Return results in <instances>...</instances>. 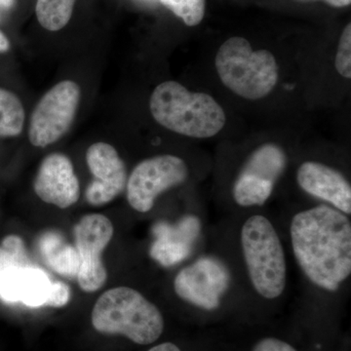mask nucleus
<instances>
[{
  "label": "nucleus",
  "mask_w": 351,
  "mask_h": 351,
  "mask_svg": "<svg viewBox=\"0 0 351 351\" xmlns=\"http://www.w3.org/2000/svg\"><path fill=\"white\" fill-rule=\"evenodd\" d=\"M149 110L157 123L186 137H214L226 124V113L213 97L189 91L176 82L157 85Z\"/></svg>",
  "instance_id": "f03ea898"
},
{
  "label": "nucleus",
  "mask_w": 351,
  "mask_h": 351,
  "mask_svg": "<svg viewBox=\"0 0 351 351\" xmlns=\"http://www.w3.org/2000/svg\"><path fill=\"white\" fill-rule=\"evenodd\" d=\"M76 0H38L36 13L39 24L49 32L64 29L75 8Z\"/></svg>",
  "instance_id": "f3484780"
},
{
  "label": "nucleus",
  "mask_w": 351,
  "mask_h": 351,
  "mask_svg": "<svg viewBox=\"0 0 351 351\" xmlns=\"http://www.w3.org/2000/svg\"><path fill=\"white\" fill-rule=\"evenodd\" d=\"M149 351H182L177 346L172 343H163L154 346Z\"/></svg>",
  "instance_id": "4be33fe9"
},
{
  "label": "nucleus",
  "mask_w": 351,
  "mask_h": 351,
  "mask_svg": "<svg viewBox=\"0 0 351 351\" xmlns=\"http://www.w3.org/2000/svg\"><path fill=\"white\" fill-rule=\"evenodd\" d=\"M189 174L186 161L172 154L145 159L127 180V200L140 213H147L164 191L180 186Z\"/></svg>",
  "instance_id": "0eeeda50"
},
{
  "label": "nucleus",
  "mask_w": 351,
  "mask_h": 351,
  "mask_svg": "<svg viewBox=\"0 0 351 351\" xmlns=\"http://www.w3.org/2000/svg\"><path fill=\"white\" fill-rule=\"evenodd\" d=\"M80 99V88L71 80H64L51 88L32 113L29 128L31 144L45 147L66 135L75 121Z\"/></svg>",
  "instance_id": "423d86ee"
},
{
  "label": "nucleus",
  "mask_w": 351,
  "mask_h": 351,
  "mask_svg": "<svg viewBox=\"0 0 351 351\" xmlns=\"http://www.w3.org/2000/svg\"><path fill=\"white\" fill-rule=\"evenodd\" d=\"M323 1L327 2L329 5L337 7V8L348 6L351 3V0H323Z\"/></svg>",
  "instance_id": "5701e85b"
},
{
  "label": "nucleus",
  "mask_w": 351,
  "mask_h": 351,
  "mask_svg": "<svg viewBox=\"0 0 351 351\" xmlns=\"http://www.w3.org/2000/svg\"><path fill=\"white\" fill-rule=\"evenodd\" d=\"M200 221L189 215L180 219L176 225L160 221L154 226L156 241L152 245V258L163 267H172L186 260L193 251L199 237Z\"/></svg>",
  "instance_id": "4468645a"
},
{
  "label": "nucleus",
  "mask_w": 351,
  "mask_h": 351,
  "mask_svg": "<svg viewBox=\"0 0 351 351\" xmlns=\"http://www.w3.org/2000/svg\"><path fill=\"white\" fill-rule=\"evenodd\" d=\"M40 251L51 269L61 276L77 277L80 261L75 247L66 244L61 235L47 232L39 242Z\"/></svg>",
  "instance_id": "2eb2a0df"
},
{
  "label": "nucleus",
  "mask_w": 351,
  "mask_h": 351,
  "mask_svg": "<svg viewBox=\"0 0 351 351\" xmlns=\"http://www.w3.org/2000/svg\"><path fill=\"white\" fill-rule=\"evenodd\" d=\"M86 162L94 177L85 191L90 205L108 204L125 189L128 180L125 163L112 145L99 142L90 145Z\"/></svg>",
  "instance_id": "9b49d317"
},
{
  "label": "nucleus",
  "mask_w": 351,
  "mask_h": 351,
  "mask_svg": "<svg viewBox=\"0 0 351 351\" xmlns=\"http://www.w3.org/2000/svg\"><path fill=\"white\" fill-rule=\"evenodd\" d=\"M230 285V270L214 257H202L184 267L174 280V290L182 300L206 311H214Z\"/></svg>",
  "instance_id": "9d476101"
},
{
  "label": "nucleus",
  "mask_w": 351,
  "mask_h": 351,
  "mask_svg": "<svg viewBox=\"0 0 351 351\" xmlns=\"http://www.w3.org/2000/svg\"><path fill=\"white\" fill-rule=\"evenodd\" d=\"M34 193L44 202L60 209L73 206L80 195V186L73 163L62 154H51L39 166Z\"/></svg>",
  "instance_id": "f8f14e48"
},
{
  "label": "nucleus",
  "mask_w": 351,
  "mask_h": 351,
  "mask_svg": "<svg viewBox=\"0 0 351 351\" xmlns=\"http://www.w3.org/2000/svg\"><path fill=\"white\" fill-rule=\"evenodd\" d=\"M189 27L199 25L206 10L205 0H159Z\"/></svg>",
  "instance_id": "a211bd4d"
},
{
  "label": "nucleus",
  "mask_w": 351,
  "mask_h": 351,
  "mask_svg": "<svg viewBox=\"0 0 351 351\" xmlns=\"http://www.w3.org/2000/svg\"><path fill=\"white\" fill-rule=\"evenodd\" d=\"M92 324L101 334L122 335L138 345H151L161 336L164 319L156 304L130 287L108 290L97 300Z\"/></svg>",
  "instance_id": "7ed1b4c3"
},
{
  "label": "nucleus",
  "mask_w": 351,
  "mask_h": 351,
  "mask_svg": "<svg viewBox=\"0 0 351 351\" xmlns=\"http://www.w3.org/2000/svg\"><path fill=\"white\" fill-rule=\"evenodd\" d=\"M291 243L307 278L323 290H339L351 274V223L348 215L318 205L293 217Z\"/></svg>",
  "instance_id": "f257e3e1"
},
{
  "label": "nucleus",
  "mask_w": 351,
  "mask_h": 351,
  "mask_svg": "<svg viewBox=\"0 0 351 351\" xmlns=\"http://www.w3.org/2000/svg\"><path fill=\"white\" fill-rule=\"evenodd\" d=\"M75 235L80 261L78 284L84 292H96L104 287L108 278L101 254L112 239V223L101 214L86 215L75 226Z\"/></svg>",
  "instance_id": "1a4fd4ad"
},
{
  "label": "nucleus",
  "mask_w": 351,
  "mask_h": 351,
  "mask_svg": "<svg viewBox=\"0 0 351 351\" xmlns=\"http://www.w3.org/2000/svg\"><path fill=\"white\" fill-rule=\"evenodd\" d=\"M335 64L339 75L351 77V24L346 25L339 38Z\"/></svg>",
  "instance_id": "6ab92c4d"
},
{
  "label": "nucleus",
  "mask_w": 351,
  "mask_h": 351,
  "mask_svg": "<svg viewBox=\"0 0 351 351\" xmlns=\"http://www.w3.org/2000/svg\"><path fill=\"white\" fill-rule=\"evenodd\" d=\"M14 0H0V10H5L13 5Z\"/></svg>",
  "instance_id": "393cba45"
},
{
  "label": "nucleus",
  "mask_w": 351,
  "mask_h": 351,
  "mask_svg": "<svg viewBox=\"0 0 351 351\" xmlns=\"http://www.w3.org/2000/svg\"><path fill=\"white\" fill-rule=\"evenodd\" d=\"M215 66L221 82L247 100L265 98L278 82V64L267 50L252 49L246 38H228L219 47Z\"/></svg>",
  "instance_id": "20e7f679"
},
{
  "label": "nucleus",
  "mask_w": 351,
  "mask_h": 351,
  "mask_svg": "<svg viewBox=\"0 0 351 351\" xmlns=\"http://www.w3.org/2000/svg\"><path fill=\"white\" fill-rule=\"evenodd\" d=\"M240 240L254 289L267 300L280 297L286 287L287 263L271 221L262 215L250 217L242 226Z\"/></svg>",
  "instance_id": "39448f33"
},
{
  "label": "nucleus",
  "mask_w": 351,
  "mask_h": 351,
  "mask_svg": "<svg viewBox=\"0 0 351 351\" xmlns=\"http://www.w3.org/2000/svg\"><path fill=\"white\" fill-rule=\"evenodd\" d=\"M25 110L13 92L0 88V137H16L22 133Z\"/></svg>",
  "instance_id": "dca6fc26"
},
{
  "label": "nucleus",
  "mask_w": 351,
  "mask_h": 351,
  "mask_svg": "<svg viewBox=\"0 0 351 351\" xmlns=\"http://www.w3.org/2000/svg\"><path fill=\"white\" fill-rule=\"evenodd\" d=\"M286 165L287 156L282 147L272 143L258 147L247 159L233 184L235 202L241 207L265 204Z\"/></svg>",
  "instance_id": "6e6552de"
},
{
  "label": "nucleus",
  "mask_w": 351,
  "mask_h": 351,
  "mask_svg": "<svg viewBox=\"0 0 351 351\" xmlns=\"http://www.w3.org/2000/svg\"><path fill=\"white\" fill-rule=\"evenodd\" d=\"M10 48V43L6 36L0 32V52H6Z\"/></svg>",
  "instance_id": "b1692460"
},
{
  "label": "nucleus",
  "mask_w": 351,
  "mask_h": 351,
  "mask_svg": "<svg viewBox=\"0 0 351 351\" xmlns=\"http://www.w3.org/2000/svg\"><path fill=\"white\" fill-rule=\"evenodd\" d=\"M297 181L308 195L326 201L343 214H351L350 184L338 170L325 164L306 161L298 170Z\"/></svg>",
  "instance_id": "ddd939ff"
},
{
  "label": "nucleus",
  "mask_w": 351,
  "mask_h": 351,
  "mask_svg": "<svg viewBox=\"0 0 351 351\" xmlns=\"http://www.w3.org/2000/svg\"><path fill=\"white\" fill-rule=\"evenodd\" d=\"M253 351H298L286 341L276 338H265L254 346Z\"/></svg>",
  "instance_id": "412c9836"
},
{
  "label": "nucleus",
  "mask_w": 351,
  "mask_h": 351,
  "mask_svg": "<svg viewBox=\"0 0 351 351\" xmlns=\"http://www.w3.org/2000/svg\"><path fill=\"white\" fill-rule=\"evenodd\" d=\"M71 299V289L66 283L53 282L47 306L62 307L68 304Z\"/></svg>",
  "instance_id": "aec40b11"
}]
</instances>
